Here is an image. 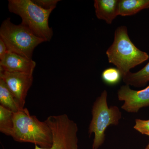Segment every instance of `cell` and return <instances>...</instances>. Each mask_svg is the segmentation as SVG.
I'll return each mask as SVG.
<instances>
[{
  "instance_id": "6da1fadb",
  "label": "cell",
  "mask_w": 149,
  "mask_h": 149,
  "mask_svg": "<svg viewBox=\"0 0 149 149\" xmlns=\"http://www.w3.org/2000/svg\"><path fill=\"white\" fill-rule=\"evenodd\" d=\"M106 54L109 62L120 70L123 77L149 58L146 52L139 49L130 40L128 29L124 25L116 29L113 42Z\"/></svg>"
},
{
  "instance_id": "7a4b0ae2",
  "label": "cell",
  "mask_w": 149,
  "mask_h": 149,
  "mask_svg": "<svg viewBox=\"0 0 149 149\" xmlns=\"http://www.w3.org/2000/svg\"><path fill=\"white\" fill-rule=\"evenodd\" d=\"M11 137L15 141L31 143L44 148L52 146V135L49 126L45 121H40L31 115L26 108L14 113Z\"/></svg>"
},
{
  "instance_id": "3957f363",
  "label": "cell",
  "mask_w": 149,
  "mask_h": 149,
  "mask_svg": "<svg viewBox=\"0 0 149 149\" xmlns=\"http://www.w3.org/2000/svg\"><path fill=\"white\" fill-rule=\"evenodd\" d=\"M9 12L21 18V24L28 28L37 37L49 42L53 36L49 19L54 10H46L37 6L32 0H9Z\"/></svg>"
},
{
  "instance_id": "277c9868",
  "label": "cell",
  "mask_w": 149,
  "mask_h": 149,
  "mask_svg": "<svg viewBox=\"0 0 149 149\" xmlns=\"http://www.w3.org/2000/svg\"><path fill=\"white\" fill-rule=\"evenodd\" d=\"M107 92L104 90L96 99L92 108V118L89 125V135L94 134L92 149H99L105 140V131L110 125H117L122 113L116 106L108 107Z\"/></svg>"
},
{
  "instance_id": "5b68a950",
  "label": "cell",
  "mask_w": 149,
  "mask_h": 149,
  "mask_svg": "<svg viewBox=\"0 0 149 149\" xmlns=\"http://www.w3.org/2000/svg\"><path fill=\"white\" fill-rule=\"evenodd\" d=\"M0 39L5 44L8 52L29 59H32L35 48L45 42L24 25L13 24L9 17L1 24Z\"/></svg>"
},
{
  "instance_id": "8992f818",
  "label": "cell",
  "mask_w": 149,
  "mask_h": 149,
  "mask_svg": "<svg viewBox=\"0 0 149 149\" xmlns=\"http://www.w3.org/2000/svg\"><path fill=\"white\" fill-rule=\"evenodd\" d=\"M45 121L52 131V146L44 148L35 146L34 149H78V127L66 114L50 116Z\"/></svg>"
},
{
  "instance_id": "52a82bcc",
  "label": "cell",
  "mask_w": 149,
  "mask_h": 149,
  "mask_svg": "<svg viewBox=\"0 0 149 149\" xmlns=\"http://www.w3.org/2000/svg\"><path fill=\"white\" fill-rule=\"evenodd\" d=\"M0 79L6 84L20 107L24 109L27 93L33 83V74L0 70Z\"/></svg>"
},
{
  "instance_id": "ba28073f",
  "label": "cell",
  "mask_w": 149,
  "mask_h": 149,
  "mask_svg": "<svg viewBox=\"0 0 149 149\" xmlns=\"http://www.w3.org/2000/svg\"><path fill=\"white\" fill-rule=\"evenodd\" d=\"M117 97L119 101L123 102L122 109L136 113L141 109L149 107V85L140 91L131 89L129 85H123L118 91Z\"/></svg>"
},
{
  "instance_id": "9c48e42d",
  "label": "cell",
  "mask_w": 149,
  "mask_h": 149,
  "mask_svg": "<svg viewBox=\"0 0 149 149\" xmlns=\"http://www.w3.org/2000/svg\"><path fill=\"white\" fill-rule=\"evenodd\" d=\"M36 65V62L33 60L9 52L0 61V70L8 72L33 74Z\"/></svg>"
},
{
  "instance_id": "30bf717a",
  "label": "cell",
  "mask_w": 149,
  "mask_h": 149,
  "mask_svg": "<svg viewBox=\"0 0 149 149\" xmlns=\"http://www.w3.org/2000/svg\"><path fill=\"white\" fill-rule=\"evenodd\" d=\"M94 8L98 19L111 24L119 15V0H95Z\"/></svg>"
},
{
  "instance_id": "8fae6325",
  "label": "cell",
  "mask_w": 149,
  "mask_h": 149,
  "mask_svg": "<svg viewBox=\"0 0 149 149\" xmlns=\"http://www.w3.org/2000/svg\"><path fill=\"white\" fill-rule=\"evenodd\" d=\"M149 8V0H119V15H134Z\"/></svg>"
},
{
  "instance_id": "7c38bea8",
  "label": "cell",
  "mask_w": 149,
  "mask_h": 149,
  "mask_svg": "<svg viewBox=\"0 0 149 149\" xmlns=\"http://www.w3.org/2000/svg\"><path fill=\"white\" fill-rule=\"evenodd\" d=\"M125 85L136 88L143 87L149 82V62L139 71L129 72L123 77Z\"/></svg>"
},
{
  "instance_id": "4fadbf2b",
  "label": "cell",
  "mask_w": 149,
  "mask_h": 149,
  "mask_svg": "<svg viewBox=\"0 0 149 149\" xmlns=\"http://www.w3.org/2000/svg\"><path fill=\"white\" fill-rule=\"evenodd\" d=\"M0 105L14 113L17 112L23 109L19 106L16 99L6 84L1 79H0Z\"/></svg>"
},
{
  "instance_id": "5bb4252c",
  "label": "cell",
  "mask_w": 149,
  "mask_h": 149,
  "mask_svg": "<svg viewBox=\"0 0 149 149\" xmlns=\"http://www.w3.org/2000/svg\"><path fill=\"white\" fill-rule=\"evenodd\" d=\"M14 113L0 105V132L11 136L14 127Z\"/></svg>"
},
{
  "instance_id": "9a60e30c",
  "label": "cell",
  "mask_w": 149,
  "mask_h": 149,
  "mask_svg": "<svg viewBox=\"0 0 149 149\" xmlns=\"http://www.w3.org/2000/svg\"><path fill=\"white\" fill-rule=\"evenodd\" d=\"M103 81L109 85L118 84L123 79L122 74L116 68H108L103 71L101 75Z\"/></svg>"
},
{
  "instance_id": "2e32d148",
  "label": "cell",
  "mask_w": 149,
  "mask_h": 149,
  "mask_svg": "<svg viewBox=\"0 0 149 149\" xmlns=\"http://www.w3.org/2000/svg\"><path fill=\"white\" fill-rule=\"evenodd\" d=\"M133 128L141 134L149 136V119H136Z\"/></svg>"
},
{
  "instance_id": "e0dca14e",
  "label": "cell",
  "mask_w": 149,
  "mask_h": 149,
  "mask_svg": "<svg viewBox=\"0 0 149 149\" xmlns=\"http://www.w3.org/2000/svg\"><path fill=\"white\" fill-rule=\"evenodd\" d=\"M37 6L46 10H54L60 0H32Z\"/></svg>"
},
{
  "instance_id": "ac0fdd59",
  "label": "cell",
  "mask_w": 149,
  "mask_h": 149,
  "mask_svg": "<svg viewBox=\"0 0 149 149\" xmlns=\"http://www.w3.org/2000/svg\"><path fill=\"white\" fill-rule=\"evenodd\" d=\"M8 52L5 44L0 39V61L2 60Z\"/></svg>"
},
{
  "instance_id": "d6986e66",
  "label": "cell",
  "mask_w": 149,
  "mask_h": 149,
  "mask_svg": "<svg viewBox=\"0 0 149 149\" xmlns=\"http://www.w3.org/2000/svg\"><path fill=\"white\" fill-rule=\"evenodd\" d=\"M145 149H149V142L148 145H147L146 147V148H145Z\"/></svg>"
}]
</instances>
